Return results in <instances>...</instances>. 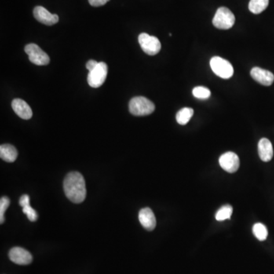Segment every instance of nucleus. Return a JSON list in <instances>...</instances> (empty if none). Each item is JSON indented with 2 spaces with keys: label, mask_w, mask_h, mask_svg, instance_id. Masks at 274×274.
I'll return each instance as SVG.
<instances>
[{
  "label": "nucleus",
  "mask_w": 274,
  "mask_h": 274,
  "mask_svg": "<svg viewBox=\"0 0 274 274\" xmlns=\"http://www.w3.org/2000/svg\"><path fill=\"white\" fill-rule=\"evenodd\" d=\"M65 194L74 203H82L86 198V186L83 176L78 172H70L63 181Z\"/></svg>",
  "instance_id": "obj_1"
},
{
  "label": "nucleus",
  "mask_w": 274,
  "mask_h": 274,
  "mask_svg": "<svg viewBox=\"0 0 274 274\" xmlns=\"http://www.w3.org/2000/svg\"><path fill=\"white\" fill-rule=\"evenodd\" d=\"M155 104L143 96L134 97L130 100L129 104V112L134 116H147L155 111Z\"/></svg>",
  "instance_id": "obj_2"
},
{
  "label": "nucleus",
  "mask_w": 274,
  "mask_h": 274,
  "mask_svg": "<svg viewBox=\"0 0 274 274\" xmlns=\"http://www.w3.org/2000/svg\"><path fill=\"white\" fill-rule=\"evenodd\" d=\"M235 23L234 14L226 7H220V9H217L213 19V25L216 28L222 30L229 29Z\"/></svg>",
  "instance_id": "obj_3"
},
{
  "label": "nucleus",
  "mask_w": 274,
  "mask_h": 274,
  "mask_svg": "<svg viewBox=\"0 0 274 274\" xmlns=\"http://www.w3.org/2000/svg\"><path fill=\"white\" fill-rule=\"evenodd\" d=\"M210 67L216 75L222 78H230L233 75L234 69L232 65L225 59L220 56H213L210 60Z\"/></svg>",
  "instance_id": "obj_4"
},
{
  "label": "nucleus",
  "mask_w": 274,
  "mask_h": 274,
  "mask_svg": "<svg viewBox=\"0 0 274 274\" xmlns=\"http://www.w3.org/2000/svg\"><path fill=\"white\" fill-rule=\"evenodd\" d=\"M139 43L143 51L150 56H154L160 51V41L156 37L149 35L147 33H142L139 36Z\"/></svg>",
  "instance_id": "obj_5"
},
{
  "label": "nucleus",
  "mask_w": 274,
  "mask_h": 274,
  "mask_svg": "<svg viewBox=\"0 0 274 274\" xmlns=\"http://www.w3.org/2000/svg\"><path fill=\"white\" fill-rule=\"evenodd\" d=\"M107 75V66L104 62H100L88 75V83L92 88H99L105 82Z\"/></svg>",
  "instance_id": "obj_6"
},
{
  "label": "nucleus",
  "mask_w": 274,
  "mask_h": 274,
  "mask_svg": "<svg viewBox=\"0 0 274 274\" xmlns=\"http://www.w3.org/2000/svg\"><path fill=\"white\" fill-rule=\"evenodd\" d=\"M25 50L29 57L30 61L37 66H45L50 63L49 56L35 44L27 45Z\"/></svg>",
  "instance_id": "obj_7"
},
{
  "label": "nucleus",
  "mask_w": 274,
  "mask_h": 274,
  "mask_svg": "<svg viewBox=\"0 0 274 274\" xmlns=\"http://www.w3.org/2000/svg\"><path fill=\"white\" fill-rule=\"evenodd\" d=\"M219 162L222 169L229 173L237 172L240 166L239 156L232 152H227L222 155Z\"/></svg>",
  "instance_id": "obj_8"
},
{
  "label": "nucleus",
  "mask_w": 274,
  "mask_h": 274,
  "mask_svg": "<svg viewBox=\"0 0 274 274\" xmlns=\"http://www.w3.org/2000/svg\"><path fill=\"white\" fill-rule=\"evenodd\" d=\"M9 257L12 262L19 265H27L31 264L33 261V257L31 253L20 247L11 249L9 253Z\"/></svg>",
  "instance_id": "obj_9"
},
{
  "label": "nucleus",
  "mask_w": 274,
  "mask_h": 274,
  "mask_svg": "<svg viewBox=\"0 0 274 274\" xmlns=\"http://www.w3.org/2000/svg\"><path fill=\"white\" fill-rule=\"evenodd\" d=\"M34 18L42 24L46 25H53L59 22V16L56 14H51L42 6H37L34 8Z\"/></svg>",
  "instance_id": "obj_10"
},
{
  "label": "nucleus",
  "mask_w": 274,
  "mask_h": 274,
  "mask_svg": "<svg viewBox=\"0 0 274 274\" xmlns=\"http://www.w3.org/2000/svg\"><path fill=\"white\" fill-rule=\"evenodd\" d=\"M250 75L256 82L265 86H270L274 82V75L271 72L260 67H254L250 71Z\"/></svg>",
  "instance_id": "obj_11"
},
{
  "label": "nucleus",
  "mask_w": 274,
  "mask_h": 274,
  "mask_svg": "<svg viewBox=\"0 0 274 274\" xmlns=\"http://www.w3.org/2000/svg\"><path fill=\"white\" fill-rule=\"evenodd\" d=\"M139 220L143 227L152 231L156 226V219L152 210L150 208H143L139 213Z\"/></svg>",
  "instance_id": "obj_12"
},
{
  "label": "nucleus",
  "mask_w": 274,
  "mask_h": 274,
  "mask_svg": "<svg viewBox=\"0 0 274 274\" xmlns=\"http://www.w3.org/2000/svg\"><path fill=\"white\" fill-rule=\"evenodd\" d=\"M12 107L19 118L29 120L32 117L33 113L31 107L23 99H14L12 102Z\"/></svg>",
  "instance_id": "obj_13"
},
{
  "label": "nucleus",
  "mask_w": 274,
  "mask_h": 274,
  "mask_svg": "<svg viewBox=\"0 0 274 274\" xmlns=\"http://www.w3.org/2000/svg\"><path fill=\"white\" fill-rule=\"evenodd\" d=\"M258 154L263 162H268L274 156L272 143L268 139H261L258 143Z\"/></svg>",
  "instance_id": "obj_14"
},
{
  "label": "nucleus",
  "mask_w": 274,
  "mask_h": 274,
  "mask_svg": "<svg viewBox=\"0 0 274 274\" xmlns=\"http://www.w3.org/2000/svg\"><path fill=\"white\" fill-rule=\"evenodd\" d=\"M18 156L17 149L13 146L4 144L0 147V157L7 162H14Z\"/></svg>",
  "instance_id": "obj_15"
},
{
  "label": "nucleus",
  "mask_w": 274,
  "mask_h": 274,
  "mask_svg": "<svg viewBox=\"0 0 274 274\" xmlns=\"http://www.w3.org/2000/svg\"><path fill=\"white\" fill-rule=\"evenodd\" d=\"M194 115V110L190 107H184L176 114V121L179 125H186Z\"/></svg>",
  "instance_id": "obj_16"
},
{
  "label": "nucleus",
  "mask_w": 274,
  "mask_h": 274,
  "mask_svg": "<svg viewBox=\"0 0 274 274\" xmlns=\"http://www.w3.org/2000/svg\"><path fill=\"white\" fill-rule=\"evenodd\" d=\"M269 5V0H250L249 2V10L254 14H260L264 12Z\"/></svg>",
  "instance_id": "obj_17"
},
{
  "label": "nucleus",
  "mask_w": 274,
  "mask_h": 274,
  "mask_svg": "<svg viewBox=\"0 0 274 274\" xmlns=\"http://www.w3.org/2000/svg\"><path fill=\"white\" fill-rule=\"evenodd\" d=\"M253 232L259 241H264L268 238V228L262 223H256L253 226Z\"/></svg>",
  "instance_id": "obj_18"
},
{
  "label": "nucleus",
  "mask_w": 274,
  "mask_h": 274,
  "mask_svg": "<svg viewBox=\"0 0 274 274\" xmlns=\"http://www.w3.org/2000/svg\"><path fill=\"white\" fill-rule=\"evenodd\" d=\"M232 212H233V208L230 205H225V206H222L220 210L217 211L216 214V220L218 221H223V220H228L231 218Z\"/></svg>",
  "instance_id": "obj_19"
},
{
  "label": "nucleus",
  "mask_w": 274,
  "mask_h": 274,
  "mask_svg": "<svg viewBox=\"0 0 274 274\" xmlns=\"http://www.w3.org/2000/svg\"><path fill=\"white\" fill-rule=\"evenodd\" d=\"M193 95L194 97L199 99H207L211 96V92L207 88L203 86H198L193 89Z\"/></svg>",
  "instance_id": "obj_20"
},
{
  "label": "nucleus",
  "mask_w": 274,
  "mask_h": 274,
  "mask_svg": "<svg viewBox=\"0 0 274 274\" xmlns=\"http://www.w3.org/2000/svg\"><path fill=\"white\" fill-rule=\"evenodd\" d=\"M9 204H10V199L7 197H2L0 199V223L1 224H2L5 221L4 214H5V210L9 207Z\"/></svg>",
  "instance_id": "obj_21"
},
{
  "label": "nucleus",
  "mask_w": 274,
  "mask_h": 274,
  "mask_svg": "<svg viewBox=\"0 0 274 274\" xmlns=\"http://www.w3.org/2000/svg\"><path fill=\"white\" fill-rule=\"evenodd\" d=\"M23 211L27 216V218H28L30 221L35 222L38 220V213L30 205H27V206L23 207Z\"/></svg>",
  "instance_id": "obj_22"
},
{
  "label": "nucleus",
  "mask_w": 274,
  "mask_h": 274,
  "mask_svg": "<svg viewBox=\"0 0 274 274\" xmlns=\"http://www.w3.org/2000/svg\"><path fill=\"white\" fill-rule=\"evenodd\" d=\"M19 204L22 207L30 205V198L27 194H24L23 196L21 197L19 199Z\"/></svg>",
  "instance_id": "obj_23"
},
{
  "label": "nucleus",
  "mask_w": 274,
  "mask_h": 274,
  "mask_svg": "<svg viewBox=\"0 0 274 274\" xmlns=\"http://www.w3.org/2000/svg\"><path fill=\"white\" fill-rule=\"evenodd\" d=\"M110 0H89V3L94 7L101 6L105 5Z\"/></svg>",
  "instance_id": "obj_24"
},
{
  "label": "nucleus",
  "mask_w": 274,
  "mask_h": 274,
  "mask_svg": "<svg viewBox=\"0 0 274 274\" xmlns=\"http://www.w3.org/2000/svg\"><path fill=\"white\" fill-rule=\"evenodd\" d=\"M99 64L97 61L96 60H91L87 62L86 63V68L89 70V72L92 71L94 69L97 67V65Z\"/></svg>",
  "instance_id": "obj_25"
}]
</instances>
